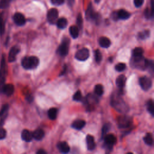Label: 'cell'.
Instances as JSON below:
<instances>
[{
	"label": "cell",
	"mask_w": 154,
	"mask_h": 154,
	"mask_svg": "<svg viewBox=\"0 0 154 154\" xmlns=\"http://www.w3.org/2000/svg\"><path fill=\"white\" fill-rule=\"evenodd\" d=\"M100 1V0H95V1L96 2V3H99V1Z\"/></svg>",
	"instance_id": "obj_43"
},
{
	"label": "cell",
	"mask_w": 154,
	"mask_h": 154,
	"mask_svg": "<svg viewBox=\"0 0 154 154\" xmlns=\"http://www.w3.org/2000/svg\"><path fill=\"white\" fill-rule=\"evenodd\" d=\"M58 17V12L56 9H51L48 10L47 13V19L48 22L54 24L56 23Z\"/></svg>",
	"instance_id": "obj_6"
},
{
	"label": "cell",
	"mask_w": 154,
	"mask_h": 154,
	"mask_svg": "<svg viewBox=\"0 0 154 154\" xmlns=\"http://www.w3.org/2000/svg\"><path fill=\"white\" fill-rule=\"evenodd\" d=\"M37 153H38V154H46V152L45 151H44V150L40 149L39 151L37 152Z\"/></svg>",
	"instance_id": "obj_42"
},
{
	"label": "cell",
	"mask_w": 154,
	"mask_h": 154,
	"mask_svg": "<svg viewBox=\"0 0 154 154\" xmlns=\"http://www.w3.org/2000/svg\"><path fill=\"white\" fill-rule=\"evenodd\" d=\"M56 24L58 28L60 29H64L66 27L67 25V20L66 18H61L57 19Z\"/></svg>",
	"instance_id": "obj_22"
},
{
	"label": "cell",
	"mask_w": 154,
	"mask_h": 154,
	"mask_svg": "<svg viewBox=\"0 0 154 154\" xmlns=\"http://www.w3.org/2000/svg\"><path fill=\"white\" fill-rule=\"evenodd\" d=\"M51 1L55 6H60L65 3V0H51Z\"/></svg>",
	"instance_id": "obj_39"
},
{
	"label": "cell",
	"mask_w": 154,
	"mask_h": 154,
	"mask_svg": "<svg viewBox=\"0 0 154 154\" xmlns=\"http://www.w3.org/2000/svg\"><path fill=\"white\" fill-rule=\"evenodd\" d=\"M7 135L6 131L3 128H0V140L5 139Z\"/></svg>",
	"instance_id": "obj_38"
},
{
	"label": "cell",
	"mask_w": 154,
	"mask_h": 154,
	"mask_svg": "<svg viewBox=\"0 0 154 154\" xmlns=\"http://www.w3.org/2000/svg\"><path fill=\"white\" fill-rule=\"evenodd\" d=\"M144 141L147 145L151 146L153 144V137L151 133H147L146 136L144 137Z\"/></svg>",
	"instance_id": "obj_27"
},
{
	"label": "cell",
	"mask_w": 154,
	"mask_h": 154,
	"mask_svg": "<svg viewBox=\"0 0 154 154\" xmlns=\"http://www.w3.org/2000/svg\"><path fill=\"white\" fill-rule=\"evenodd\" d=\"M12 0H1L0 1V8L6 9L9 7Z\"/></svg>",
	"instance_id": "obj_31"
},
{
	"label": "cell",
	"mask_w": 154,
	"mask_h": 154,
	"mask_svg": "<svg viewBox=\"0 0 154 154\" xmlns=\"http://www.w3.org/2000/svg\"><path fill=\"white\" fill-rule=\"evenodd\" d=\"M14 91H15L14 86H13V85L11 84H6L5 86H4L3 88V93L8 96H11L12 95H13L14 93Z\"/></svg>",
	"instance_id": "obj_13"
},
{
	"label": "cell",
	"mask_w": 154,
	"mask_h": 154,
	"mask_svg": "<svg viewBox=\"0 0 154 154\" xmlns=\"http://www.w3.org/2000/svg\"><path fill=\"white\" fill-rule=\"evenodd\" d=\"M150 36V31L148 30H145L139 33V38L140 39L144 40L149 38V36Z\"/></svg>",
	"instance_id": "obj_28"
},
{
	"label": "cell",
	"mask_w": 154,
	"mask_h": 154,
	"mask_svg": "<svg viewBox=\"0 0 154 154\" xmlns=\"http://www.w3.org/2000/svg\"><path fill=\"white\" fill-rule=\"evenodd\" d=\"M104 138L105 145L113 146L116 142V137L113 134H106Z\"/></svg>",
	"instance_id": "obj_16"
},
{
	"label": "cell",
	"mask_w": 154,
	"mask_h": 154,
	"mask_svg": "<svg viewBox=\"0 0 154 154\" xmlns=\"http://www.w3.org/2000/svg\"><path fill=\"white\" fill-rule=\"evenodd\" d=\"M126 68V65L123 63H118V65L115 66V69L118 72H122Z\"/></svg>",
	"instance_id": "obj_32"
},
{
	"label": "cell",
	"mask_w": 154,
	"mask_h": 154,
	"mask_svg": "<svg viewBox=\"0 0 154 154\" xmlns=\"http://www.w3.org/2000/svg\"><path fill=\"white\" fill-rule=\"evenodd\" d=\"M5 30V25L3 19L0 17V34H2L4 33Z\"/></svg>",
	"instance_id": "obj_37"
},
{
	"label": "cell",
	"mask_w": 154,
	"mask_h": 154,
	"mask_svg": "<svg viewBox=\"0 0 154 154\" xmlns=\"http://www.w3.org/2000/svg\"><path fill=\"white\" fill-rule=\"evenodd\" d=\"M144 3V0H134V3L136 7H140Z\"/></svg>",
	"instance_id": "obj_40"
},
{
	"label": "cell",
	"mask_w": 154,
	"mask_h": 154,
	"mask_svg": "<svg viewBox=\"0 0 154 154\" xmlns=\"http://www.w3.org/2000/svg\"><path fill=\"white\" fill-rule=\"evenodd\" d=\"M74 1H75V0H67L68 4L70 6H73V3H74Z\"/></svg>",
	"instance_id": "obj_41"
},
{
	"label": "cell",
	"mask_w": 154,
	"mask_h": 154,
	"mask_svg": "<svg viewBox=\"0 0 154 154\" xmlns=\"http://www.w3.org/2000/svg\"><path fill=\"white\" fill-rule=\"evenodd\" d=\"M143 50L141 48H136L133 51H132V57H141L143 54Z\"/></svg>",
	"instance_id": "obj_25"
},
{
	"label": "cell",
	"mask_w": 154,
	"mask_h": 154,
	"mask_svg": "<svg viewBox=\"0 0 154 154\" xmlns=\"http://www.w3.org/2000/svg\"><path fill=\"white\" fill-rule=\"evenodd\" d=\"M69 32L72 38L73 39H76L78 38L79 35V28L77 26H71L69 28Z\"/></svg>",
	"instance_id": "obj_23"
},
{
	"label": "cell",
	"mask_w": 154,
	"mask_h": 154,
	"mask_svg": "<svg viewBox=\"0 0 154 154\" xmlns=\"http://www.w3.org/2000/svg\"><path fill=\"white\" fill-rule=\"evenodd\" d=\"M69 39L68 38L63 39L61 44L57 50V52L61 56H66L69 51Z\"/></svg>",
	"instance_id": "obj_5"
},
{
	"label": "cell",
	"mask_w": 154,
	"mask_h": 154,
	"mask_svg": "<svg viewBox=\"0 0 154 154\" xmlns=\"http://www.w3.org/2000/svg\"><path fill=\"white\" fill-rule=\"evenodd\" d=\"M77 26L78 28H81L82 26H83V18L81 15L80 14H79L78 16L77 17Z\"/></svg>",
	"instance_id": "obj_35"
},
{
	"label": "cell",
	"mask_w": 154,
	"mask_h": 154,
	"mask_svg": "<svg viewBox=\"0 0 154 154\" xmlns=\"http://www.w3.org/2000/svg\"><path fill=\"white\" fill-rule=\"evenodd\" d=\"M132 120L128 116H121L118 119V125L120 128H126L129 127L131 124Z\"/></svg>",
	"instance_id": "obj_9"
},
{
	"label": "cell",
	"mask_w": 154,
	"mask_h": 154,
	"mask_svg": "<svg viewBox=\"0 0 154 154\" xmlns=\"http://www.w3.org/2000/svg\"><path fill=\"white\" fill-rule=\"evenodd\" d=\"M73 99L76 101H80L82 100V95L81 92L78 90L75 94H74L73 96Z\"/></svg>",
	"instance_id": "obj_34"
},
{
	"label": "cell",
	"mask_w": 154,
	"mask_h": 154,
	"mask_svg": "<svg viewBox=\"0 0 154 154\" xmlns=\"http://www.w3.org/2000/svg\"><path fill=\"white\" fill-rule=\"evenodd\" d=\"M111 104L116 110L121 113H125L128 111L129 109L128 105L126 104L124 100L118 95L112 96L111 100Z\"/></svg>",
	"instance_id": "obj_1"
},
{
	"label": "cell",
	"mask_w": 154,
	"mask_h": 154,
	"mask_svg": "<svg viewBox=\"0 0 154 154\" xmlns=\"http://www.w3.org/2000/svg\"><path fill=\"white\" fill-rule=\"evenodd\" d=\"M89 55V50L86 48H84L76 52L75 58L79 61H85L88 59Z\"/></svg>",
	"instance_id": "obj_8"
},
{
	"label": "cell",
	"mask_w": 154,
	"mask_h": 154,
	"mask_svg": "<svg viewBox=\"0 0 154 154\" xmlns=\"http://www.w3.org/2000/svg\"><path fill=\"white\" fill-rule=\"evenodd\" d=\"M85 125H86V122L84 120H77L73 122L72 124V127L75 130H80L84 128Z\"/></svg>",
	"instance_id": "obj_18"
},
{
	"label": "cell",
	"mask_w": 154,
	"mask_h": 154,
	"mask_svg": "<svg viewBox=\"0 0 154 154\" xmlns=\"http://www.w3.org/2000/svg\"><path fill=\"white\" fill-rule=\"evenodd\" d=\"M130 16L131 15L129 12L126 11L125 10L121 9L116 13H114V15L113 16V18L114 20H118V19L125 20L128 19L130 17Z\"/></svg>",
	"instance_id": "obj_10"
},
{
	"label": "cell",
	"mask_w": 154,
	"mask_h": 154,
	"mask_svg": "<svg viewBox=\"0 0 154 154\" xmlns=\"http://www.w3.org/2000/svg\"><path fill=\"white\" fill-rule=\"evenodd\" d=\"M21 64L25 69H33L39 65V60L35 56L25 57L22 59Z\"/></svg>",
	"instance_id": "obj_2"
},
{
	"label": "cell",
	"mask_w": 154,
	"mask_h": 154,
	"mask_svg": "<svg viewBox=\"0 0 154 154\" xmlns=\"http://www.w3.org/2000/svg\"><path fill=\"white\" fill-rule=\"evenodd\" d=\"M33 137L36 140H41L45 136V132L44 131L41 129H38L35 131H34L33 133Z\"/></svg>",
	"instance_id": "obj_19"
},
{
	"label": "cell",
	"mask_w": 154,
	"mask_h": 154,
	"mask_svg": "<svg viewBox=\"0 0 154 154\" xmlns=\"http://www.w3.org/2000/svg\"><path fill=\"white\" fill-rule=\"evenodd\" d=\"M131 62L132 66L135 68L145 70L147 68L149 60H146L144 57H143V56L138 57H132Z\"/></svg>",
	"instance_id": "obj_3"
},
{
	"label": "cell",
	"mask_w": 154,
	"mask_h": 154,
	"mask_svg": "<svg viewBox=\"0 0 154 154\" xmlns=\"http://www.w3.org/2000/svg\"><path fill=\"white\" fill-rule=\"evenodd\" d=\"M95 93L97 96H102L104 93V88L101 84H97L95 86Z\"/></svg>",
	"instance_id": "obj_26"
},
{
	"label": "cell",
	"mask_w": 154,
	"mask_h": 154,
	"mask_svg": "<svg viewBox=\"0 0 154 154\" xmlns=\"http://www.w3.org/2000/svg\"><path fill=\"white\" fill-rule=\"evenodd\" d=\"M145 15L146 18L147 19H150L153 17V10L152 9L149 10V9H146L145 12Z\"/></svg>",
	"instance_id": "obj_36"
},
{
	"label": "cell",
	"mask_w": 154,
	"mask_h": 154,
	"mask_svg": "<svg viewBox=\"0 0 154 154\" xmlns=\"http://www.w3.org/2000/svg\"><path fill=\"white\" fill-rule=\"evenodd\" d=\"M153 102L152 100H148L147 104V108L149 112L152 116H153V112H154V108H153Z\"/></svg>",
	"instance_id": "obj_29"
},
{
	"label": "cell",
	"mask_w": 154,
	"mask_h": 154,
	"mask_svg": "<svg viewBox=\"0 0 154 154\" xmlns=\"http://www.w3.org/2000/svg\"><path fill=\"white\" fill-rule=\"evenodd\" d=\"M57 109L56 108H51L48 110V115L51 120H54L57 118Z\"/></svg>",
	"instance_id": "obj_24"
},
{
	"label": "cell",
	"mask_w": 154,
	"mask_h": 154,
	"mask_svg": "<svg viewBox=\"0 0 154 154\" xmlns=\"http://www.w3.org/2000/svg\"><path fill=\"white\" fill-rule=\"evenodd\" d=\"M139 84L141 89L145 91H147L149 90L152 85L151 79L147 77H141L139 79Z\"/></svg>",
	"instance_id": "obj_7"
},
{
	"label": "cell",
	"mask_w": 154,
	"mask_h": 154,
	"mask_svg": "<svg viewBox=\"0 0 154 154\" xmlns=\"http://www.w3.org/2000/svg\"><path fill=\"white\" fill-rule=\"evenodd\" d=\"M21 137H22V139L26 142H30L33 139L32 133L26 130H25L22 132Z\"/></svg>",
	"instance_id": "obj_17"
},
{
	"label": "cell",
	"mask_w": 154,
	"mask_h": 154,
	"mask_svg": "<svg viewBox=\"0 0 154 154\" xmlns=\"http://www.w3.org/2000/svg\"><path fill=\"white\" fill-rule=\"evenodd\" d=\"M110 128V124H106L104 125V126H103V128L102 129V138H104L105 137V135L107 134V133L108 132Z\"/></svg>",
	"instance_id": "obj_33"
},
{
	"label": "cell",
	"mask_w": 154,
	"mask_h": 154,
	"mask_svg": "<svg viewBox=\"0 0 154 154\" xmlns=\"http://www.w3.org/2000/svg\"><path fill=\"white\" fill-rule=\"evenodd\" d=\"M20 51L19 48L17 46H13L10 50L9 54V62H13L16 60V57H17V54Z\"/></svg>",
	"instance_id": "obj_12"
},
{
	"label": "cell",
	"mask_w": 154,
	"mask_h": 154,
	"mask_svg": "<svg viewBox=\"0 0 154 154\" xmlns=\"http://www.w3.org/2000/svg\"><path fill=\"white\" fill-rule=\"evenodd\" d=\"M95 60L97 63H99L100 61L102 60V56L101 52L99 50H96L95 51Z\"/></svg>",
	"instance_id": "obj_30"
},
{
	"label": "cell",
	"mask_w": 154,
	"mask_h": 154,
	"mask_svg": "<svg viewBox=\"0 0 154 154\" xmlns=\"http://www.w3.org/2000/svg\"><path fill=\"white\" fill-rule=\"evenodd\" d=\"M126 81V79L125 76L124 75H120L116 79V85L118 86V87H119L120 89L123 88L125 86Z\"/></svg>",
	"instance_id": "obj_20"
},
{
	"label": "cell",
	"mask_w": 154,
	"mask_h": 154,
	"mask_svg": "<svg viewBox=\"0 0 154 154\" xmlns=\"http://www.w3.org/2000/svg\"><path fill=\"white\" fill-rule=\"evenodd\" d=\"M57 147L61 153H66L69 152L70 147L68 144L65 141H61L57 144Z\"/></svg>",
	"instance_id": "obj_15"
},
{
	"label": "cell",
	"mask_w": 154,
	"mask_h": 154,
	"mask_svg": "<svg viewBox=\"0 0 154 154\" xmlns=\"http://www.w3.org/2000/svg\"><path fill=\"white\" fill-rule=\"evenodd\" d=\"M86 17L88 20L95 21L96 24H98L100 21V15L94 11L92 4H90L87 7L86 12Z\"/></svg>",
	"instance_id": "obj_4"
},
{
	"label": "cell",
	"mask_w": 154,
	"mask_h": 154,
	"mask_svg": "<svg viewBox=\"0 0 154 154\" xmlns=\"http://www.w3.org/2000/svg\"><path fill=\"white\" fill-rule=\"evenodd\" d=\"M13 20L15 23L19 26H22L26 22L24 16L20 13H17L14 15Z\"/></svg>",
	"instance_id": "obj_11"
},
{
	"label": "cell",
	"mask_w": 154,
	"mask_h": 154,
	"mask_svg": "<svg viewBox=\"0 0 154 154\" xmlns=\"http://www.w3.org/2000/svg\"><path fill=\"white\" fill-rule=\"evenodd\" d=\"M99 42L100 46L104 48H107L111 45V41L108 38H106V37H101L99 39Z\"/></svg>",
	"instance_id": "obj_21"
},
{
	"label": "cell",
	"mask_w": 154,
	"mask_h": 154,
	"mask_svg": "<svg viewBox=\"0 0 154 154\" xmlns=\"http://www.w3.org/2000/svg\"><path fill=\"white\" fill-rule=\"evenodd\" d=\"M86 143L87 149L89 151H93L95 147H96V144H95L94 138L92 135H88L86 137Z\"/></svg>",
	"instance_id": "obj_14"
}]
</instances>
